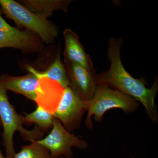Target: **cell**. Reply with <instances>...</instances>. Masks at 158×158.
I'll return each mask as SVG.
<instances>
[{
  "instance_id": "obj_1",
  "label": "cell",
  "mask_w": 158,
  "mask_h": 158,
  "mask_svg": "<svg viewBox=\"0 0 158 158\" xmlns=\"http://www.w3.org/2000/svg\"><path fill=\"white\" fill-rule=\"evenodd\" d=\"M123 43L122 38L111 37L109 40L107 55L110 67L109 70L96 75L97 83L114 88L141 102L149 118L156 122L158 111L155 98L158 90L157 79L151 88H148L144 79L135 78L126 70L120 56Z\"/></svg>"
},
{
  "instance_id": "obj_2",
  "label": "cell",
  "mask_w": 158,
  "mask_h": 158,
  "mask_svg": "<svg viewBox=\"0 0 158 158\" xmlns=\"http://www.w3.org/2000/svg\"><path fill=\"white\" fill-rule=\"evenodd\" d=\"M22 116L18 114L9 102L7 90L0 83V120L3 127V145L6 158H13L15 153L14 146L15 133L18 131L23 139L30 141L40 140L44 132L35 126L34 129H26L23 126Z\"/></svg>"
},
{
  "instance_id": "obj_3",
  "label": "cell",
  "mask_w": 158,
  "mask_h": 158,
  "mask_svg": "<svg viewBox=\"0 0 158 158\" xmlns=\"http://www.w3.org/2000/svg\"><path fill=\"white\" fill-rule=\"evenodd\" d=\"M1 11L16 24L36 34L43 42L50 44L59 35L57 26L48 18L30 11L13 0H0Z\"/></svg>"
},
{
  "instance_id": "obj_4",
  "label": "cell",
  "mask_w": 158,
  "mask_h": 158,
  "mask_svg": "<svg viewBox=\"0 0 158 158\" xmlns=\"http://www.w3.org/2000/svg\"><path fill=\"white\" fill-rule=\"evenodd\" d=\"M87 103L88 113L85 123L90 129L93 128L92 116H94L96 121L100 122L108 110L120 109L130 113L135 111L138 106V102L133 98L103 85H97L94 95Z\"/></svg>"
},
{
  "instance_id": "obj_5",
  "label": "cell",
  "mask_w": 158,
  "mask_h": 158,
  "mask_svg": "<svg viewBox=\"0 0 158 158\" xmlns=\"http://www.w3.org/2000/svg\"><path fill=\"white\" fill-rule=\"evenodd\" d=\"M50 132L43 139L34 141L47 148L51 158H72L73 147L85 149L88 146L87 141L71 134L62 125L59 119L54 117Z\"/></svg>"
},
{
  "instance_id": "obj_6",
  "label": "cell",
  "mask_w": 158,
  "mask_h": 158,
  "mask_svg": "<svg viewBox=\"0 0 158 158\" xmlns=\"http://www.w3.org/2000/svg\"><path fill=\"white\" fill-rule=\"evenodd\" d=\"M86 111L87 102L68 87L64 88L62 98L53 115L71 132L79 129Z\"/></svg>"
},
{
  "instance_id": "obj_7",
  "label": "cell",
  "mask_w": 158,
  "mask_h": 158,
  "mask_svg": "<svg viewBox=\"0 0 158 158\" xmlns=\"http://www.w3.org/2000/svg\"><path fill=\"white\" fill-rule=\"evenodd\" d=\"M64 62L69 87L83 100L89 101L93 97L97 87L96 73L75 62Z\"/></svg>"
},
{
  "instance_id": "obj_8",
  "label": "cell",
  "mask_w": 158,
  "mask_h": 158,
  "mask_svg": "<svg viewBox=\"0 0 158 158\" xmlns=\"http://www.w3.org/2000/svg\"><path fill=\"white\" fill-rule=\"evenodd\" d=\"M43 42L37 35L26 30L16 28L10 31L0 30V48H13L23 53L30 54L42 50Z\"/></svg>"
},
{
  "instance_id": "obj_9",
  "label": "cell",
  "mask_w": 158,
  "mask_h": 158,
  "mask_svg": "<svg viewBox=\"0 0 158 158\" xmlns=\"http://www.w3.org/2000/svg\"><path fill=\"white\" fill-rule=\"evenodd\" d=\"M40 78L30 73L23 76L15 77L3 74L0 83L7 90L20 94L36 102L40 87Z\"/></svg>"
},
{
  "instance_id": "obj_10",
  "label": "cell",
  "mask_w": 158,
  "mask_h": 158,
  "mask_svg": "<svg viewBox=\"0 0 158 158\" xmlns=\"http://www.w3.org/2000/svg\"><path fill=\"white\" fill-rule=\"evenodd\" d=\"M63 34L65 43L64 62H75L95 73L92 61L85 52L76 33L71 29H66L63 31Z\"/></svg>"
},
{
  "instance_id": "obj_11",
  "label": "cell",
  "mask_w": 158,
  "mask_h": 158,
  "mask_svg": "<svg viewBox=\"0 0 158 158\" xmlns=\"http://www.w3.org/2000/svg\"><path fill=\"white\" fill-rule=\"evenodd\" d=\"M40 89L37 95V106L53 114L62 98L64 88L59 83L46 78H40Z\"/></svg>"
},
{
  "instance_id": "obj_12",
  "label": "cell",
  "mask_w": 158,
  "mask_h": 158,
  "mask_svg": "<svg viewBox=\"0 0 158 158\" xmlns=\"http://www.w3.org/2000/svg\"><path fill=\"white\" fill-rule=\"evenodd\" d=\"M22 5L30 11L48 18L57 10L67 12L72 0H21Z\"/></svg>"
},
{
  "instance_id": "obj_13",
  "label": "cell",
  "mask_w": 158,
  "mask_h": 158,
  "mask_svg": "<svg viewBox=\"0 0 158 158\" xmlns=\"http://www.w3.org/2000/svg\"><path fill=\"white\" fill-rule=\"evenodd\" d=\"M27 69L29 72L34 74L39 78H46L57 82L64 88L69 87V81L65 65L61 61L59 53L54 62L46 70L39 71L29 65L27 67Z\"/></svg>"
},
{
  "instance_id": "obj_14",
  "label": "cell",
  "mask_w": 158,
  "mask_h": 158,
  "mask_svg": "<svg viewBox=\"0 0 158 158\" xmlns=\"http://www.w3.org/2000/svg\"><path fill=\"white\" fill-rule=\"evenodd\" d=\"M54 117L52 113L37 106L36 110L32 113H25L22 119L23 123H35L36 126L45 132L52 127Z\"/></svg>"
},
{
  "instance_id": "obj_15",
  "label": "cell",
  "mask_w": 158,
  "mask_h": 158,
  "mask_svg": "<svg viewBox=\"0 0 158 158\" xmlns=\"http://www.w3.org/2000/svg\"><path fill=\"white\" fill-rule=\"evenodd\" d=\"M29 145H24L13 158H51L49 151L34 141Z\"/></svg>"
},
{
  "instance_id": "obj_16",
  "label": "cell",
  "mask_w": 158,
  "mask_h": 158,
  "mask_svg": "<svg viewBox=\"0 0 158 158\" xmlns=\"http://www.w3.org/2000/svg\"><path fill=\"white\" fill-rule=\"evenodd\" d=\"M15 28L14 27H12L2 17L1 12L0 11V30L10 31Z\"/></svg>"
},
{
  "instance_id": "obj_17",
  "label": "cell",
  "mask_w": 158,
  "mask_h": 158,
  "mask_svg": "<svg viewBox=\"0 0 158 158\" xmlns=\"http://www.w3.org/2000/svg\"><path fill=\"white\" fill-rule=\"evenodd\" d=\"M0 158H6V157H4L3 156L1 150H0Z\"/></svg>"
},
{
  "instance_id": "obj_18",
  "label": "cell",
  "mask_w": 158,
  "mask_h": 158,
  "mask_svg": "<svg viewBox=\"0 0 158 158\" xmlns=\"http://www.w3.org/2000/svg\"><path fill=\"white\" fill-rule=\"evenodd\" d=\"M2 126V123H1V120H0V127Z\"/></svg>"
},
{
  "instance_id": "obj_19",
  "label": "cell",
  "mask_w": 158,
  "mask_h": 158,
  "mask_svg": "<svg viewBox=\"0 0 158 158\" xmlns=\"http://www.w3.org/2000/svg\"><path fill=\"white\" fill-rule=\"evenodd\" d=\"M59 158H64V157H60Z\"/></svg>"
}]
</instances>
